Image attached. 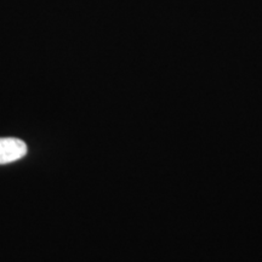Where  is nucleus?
<instances>
[{
    "mask_svg": "<svg viewBox=\"0 0 262 262\" xmlns=\"http://www.w3.org/2000/svg\"><path fill=\"white\" fill-rule=\"evenodd\" d=\"M27 145L15 137L0 139V165L14 163L27 155Z\"/></svg>",
    "mask_w": 262,
    "mask_h": 262,
    "instance_id": "nucleus-1",
    "label": "nucleus"
}]
</instances>
